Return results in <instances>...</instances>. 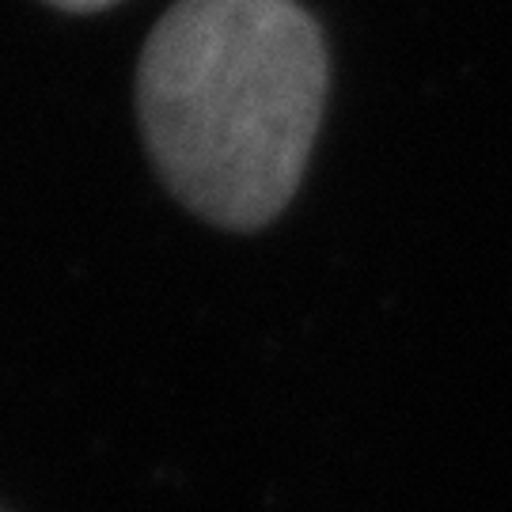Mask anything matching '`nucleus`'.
<instances>
[{
	"mask_svg": "<svg viewBox=\"0 0 512 512\" xmlns=\"http://www.w3.org/2000/svg\"><path fill=\"white\" fill-rule=\"evenodd\" d=\"M323 99L327 46L296 0H179L137 65V114L160 179L232 232L262 228L293 202Z\"/></svg>",
	"mask_w": 512,
	"mask_h": 512,
	"instance_id": "1",
	"label": "nucleus"
},
{
	"mask_svg": "<svg viewBox=\"0 0 512 512\" xmlns=\"http://www.w3.org/2000/svg\"><path fill=\"white\" fill-rule=\"evenodd\" d=\"M61 12H99V8H110L114 0H46Z\"/></svg>",
	"mask_w": 512,
	"mask_h": 512,
	"instance_id": "2",
	"label": "nucleus"
}]
</instances>
